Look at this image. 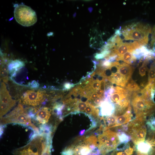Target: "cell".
<instances>
[{
  "mask_svg": "<svg viewBox=\"0 0 155 155\" xmlns=\"http://www.w3.org/2000/svg\"><path fill=\"white\" fill-rule=\"evenodd\" d=\"M131 96V104L135 115V118L146 117L155 111L154 99L141 90L133 92Z\"/></svg>",
  "mask_w": 155,
  "mask_h": 155,
  "instance_id": "6da1fadb",
  "label": "cell"
},
{
  "mask_svg": "<svg viewBox=\"0 0 155 155\" xmlns=\"http://www.w3.org/2000/svg\"><path fill=\"white\" fill-rule=\"evenodd\" d=\"M151 31L149 25L138 22L125 27L120 32L124 39L135 40L141 46H144L148 42V36Z\"/></svg>",
  "mask_w": 155,
  "mask_h": 155,
  "instance_id": "7a4b0ae2",
  "label": "cell"
},
{
  "mask_svg": "<svg viewBox=\"0 0 155 155\" xmlns=\"http://www.w3.org/2000/svg\"><path fill=\"white\" fill-rule=\"evenodd\" d=\"M50 135L45 133L36 134L26 145L15 150L14 155H42L48 142Z\"/></svg>",
  "mask_w": 155,
  "mask_h": 155,
  "instance_id": "3957f363",
  "label": "cell"
},
{
  "mask_svg": "<svg viewBox=\"0 0 155 155\" xmlns=\"http://www.w3.org/2000/svg\"><path fill=\"white\" fill-rule=\"evenodd\" d=\"M11 123L28 126L35 132H39L38 128L32 123L30 117L21 104L5 116L0 118L1 125Z\"/></svg>",
  "mask_w": 155,
  "mask_h": 155,
  "instance_id": "277c9868",
  "label": "cell"
},
{
  "mask_svg": "<svg viewBox=\"0 0 155 155\" xmlns=\"http://www.w3.org/2000/svg\"><path fill=\"white\" fill-rule=\"evenodd\" d=\"M146 120L142 118H135L123 127L135 146L145 141L147 134Z\"/></svg>",
  "mask_w": 155,
  "mask_h": 155,
  "instance_id": "5b68a950",
  "label": "cell"
},
{
  "mask_svg": "<svg viewBox=\"0 0 155 155\" xmlns=\"http://www.w3.org/2000/svg\"><path fill=\"white\" fill-rule=\"evenodd\" d=\"M14 16L16 21L24 26H29L37 22L35 11L31 7L23 4L15 5Z\"/></svg>",
  "mask_w": 155,
  "mask_h": 155,
  "instance_id": "8992f818",
  "label": "cell"
},
{
  "mask_svg": "<svg viewBox=\"0 0 155 155\" xmlns=\"http://www.w3.org/2000/svg\"><path fill=\"white\" fill-rule=\"evenodd\" d=\"M0 93V117L1 118L14 106L16 101L12 98L4 82L1 83Z\"/></svg>",
  "mask_w": 155,
  "mask_h": 155,
  "instance_id": "52a82bcc",
  "label": "cell"
},
{
  "mask_svg": "<svg viewBox=\"0 0 155 155\" xmlns=\"http://www.w3.org/2000/svg\"><path fill=\"white\" fill-rule=\"evenodd\" d=\"M46 91L38 90H28L22 96L21 101L23 104L33 106H37L44 100Z\"/></svg>",
  "mask_w": 155,
  "mask_h": 155,
  "instance_id": "ba28073f",
  "label": "cell"
},
{
  "mask_svg": "<svg viewBox=\"0 0 155 155\" xmlns=\"http://www.w3.org/2000/svg\"><path fill=\"white\" fill-rule=\"evenodd\" d=\"M99 115L102 117H108L113 114L115 106L110 98H105L100 105Z\"/></svg>",
  "mask_w": 155,
  "mask_h": 155,
  "instance_id": "9c48e42d",
  "label": "cell"
},
{
  "mask_svg": "<svg viewBox=\"0 0 155 155\" xmlns=\"http://www.w3.org/2000/svg\"><path fill=\"white\" fill-rule=\"evenodd\" d=\"M119 143L117 134L109 139L100 148V152L104 155L116 149Z\"/></svg>",
  "mask_w": 155,
  "mask_h": 155,
  "instance_id": "30bf717a",
  "label": "cell"
},
{
  "mask_svg": "<svg viewBox=\"0 0 155 155\" xmlns=\"http://www.w3.org/2000/svg\"><path fill=\"white\" fill-rule=\"evenodd\" d=\"M117 66L118 71L128 82L133 73V67L125 63H120L118 62Z\"/></svg>",
  "mask_w": 155,
  "mask_h": 155,
  "instance_id": "8fae6325",
  "label": "cell"
},
{
  "mask_svg": "<svg viewBox=\"0 0 155 155\" xmlns=\"http://www.w3.org/2000/svg\"><path fill=\"white\" fill-rule=\"evenodd\" d=\"M110 74V76L106 80L112 83L119 86L120 87H125L128 82L117 70L115 73H111Z\"/></svg>",
  "mask_w": 155,
  "mask_h": 155,
  "instance_id": "7c38bea8",
  "label": "cell"
},
{
  "mask_svg": "<svg viewBox=\"0 0 155 155\" xmlns=\"http://www.w3.org/2000/svg\"><path fill=\"white\" fill-rule=\"evenodd\" d=\"M133 116L131 107L130 106L124 113L119 116H116V123L114 127L129 123L132 120Z\"/></svg>",
  "mask_w": 155,
  "mask_h": 155,
  "instance_id": "4fadbf2b",
  "label": "cell"
},
{
  "mask_svg": "<svg viewBox=\"0 0 155 155\" xmlns=\"http://www.w3.org/2000/svg\"><path fill=\"white\" fill-rule=\"evenodd\" d=\"M51 111L47 107H43L40 109L36 115V120L40 123L44 124L47 123L51 116Z\"/></svg>",
  "mask_w": 155,
  "mask_h": 155,
  "instance_id": "5bb4252c",
  "label": "cell"
},
{
  "mask_svg": "<svg viewBox=\"0 0 155 155\" xmlns=\"http://www.w3.org/2000/svg\"><path fill=\"white\" fill-rule=\"evenodd\" d=\"M117 134V133L111 130H107L104 131L102 133L98 136V149L103 145L109 139Z\"/></svg>",
  "mask_w": 155,
  "mask_h": 155,
  "instance_id": "9a60e30c",
  "label": "cell"
},
{
  "mask_svg": "<svg viewBox=\"0 0 155 155\" xmlns=\"http://www.w3.org/2000/svg\"><path fill=\"white\" fill-rule=\"evenodd\" d=\"M148 137L146 140L150 146L151 151L150 155H155V126L151 125L149 127Z\"/></svg>",
  "mask_w": 155,
  "mask_h": 155,
  "instance_id": "2e32d148",
  "label": "cell"
},
{
  "mask_svg": "<svg viewBox=\"0 0 155 155\" xmlns=\"http://www.w3.org/2000/svg\"><path fill=\"white\" fill-rule=\"evenodd\" d=\"M137 154L150 155L151 151L150 145L146 141L140 142L135 146Z\"/></svg>",
  "mask_w": 155,
  "mask_h": 155,
  "instance_id": "e0dca14e",
  "label": "cell"
},
{
  "mask_svg": "<svg viewBox=\"0 0 155 155\" xmlns=\"http://www.w3.org/2000/svg\"><path fill=\"white\" fill-rule=\"evenodd\" d=\"M24 65V62L19 60H16L12 61L8 65V67L9 72L13 76L15 74L17 70Z\"/></svg>",
  "mask_w": 155,
  "mask_h": 155,
  "instance_id": "ac0fdd59",
  "label": "cell"
},
{
  "mask_svg": "<svg viewBox=\"0 0 155 155\" xmlns=\"http://www.w3.org/2000/svg\"><path fill=\"white\" fill-rule=\"evenodd\" d=\"M136 59L133 55L132 52H128L119 57L117 58L116 60L118 61H122L128 64H131Z\"/></svg>",
  "mask_w": 155,
  "mask_h": 155,
  "instance_id": "d6986e66",
  "label": "cell"
},
{
  "mask_svg": "<svg viewBox=\"0 0 155 155\" xmlns=\"http://www.w3.org/2000/svg\"><path fill=\"white\" fill-rule=\"evenodd\" d=\"M125 88L127 90L131 92H138L141 90L140 86L132 79L128 82Z\"/></svg>",
  "mask_w": 155,
  "mask_h": 155,
  "instance_id": "ffe728a7",
  "label": "cell"
},
{
  "mask_svg": "<svg viewBox=\"0 0 155 155\" xmlns=\"http://www.w3.org/2000/svg\"><path fill=\"white\" fill-rule=\"evenodd\" d=\"M106 119L107 126L105 127V130L114 127L116 123V116L115 115L113 114L107 117Z\"/></svg>",
  "mask_w": 155,
  "mask_h": 155,
  "instance_id": "44dd1931",
  "label": "cell"
},
{
  "mask_svg": "<svg viewBox=\"0 0 155 155\" xmlns=\"http://www.w3.org/2000/svg\"><path fill=\"white\" fill-rule=\"evenodd\" d=\"M9 71L8 66L2 65L0 68V76L1 80L4 82L7 83L8 81Z\"/></svg>",
  "mask_w": 155,
  "mask_h": 155,
  "instance_id": "7402d4cb",
  "label": "cell"
},
{
  "mask_svg": "<svg viewBox=\"0 0 155 155\" xmlns=\"http://www.w3.org/2000/svg\"><path fill=\"white\" fill-rule=\"evenodd\" d=\"M89 103L88 101L84 102L79 100L76 104L74 110L76 111L84 112Z\"/></svg>",
  "mask_w": 155,
  "mask_h": 155,
  "instance_id": "603a6c76",
  "label": "cell"
},
{
  "mask_svg": "<svg viewBox=\"0 0 155 155\" xmlns=\"http://www.w3.org/2000/svg\"><path fill=\"white\" fill-rule=\"evenodd\" d=\"M134 147H131L129 145L125 149L120 150H118L116 153L115 155H133L135 151Z\"/></svg>",
  "mask_w": 155,
  "mask_h": 155,
  "instance_id": "cb8c5ba5",
  "label": "cell"
},
{
  "mask_svg": "<svg viewBox=\"0 0 155 155\" xmlns=\"http://www.w3.org/2000/svg\"><path fill=\"white\" fill-rule=\"evenodd\" d=\"M117 135L119 144H127L131 139L130 136L124 132H119L117 133Z\"/></svg>",
  "mask_w": 155,
  "mask_h": 155,
  "instance_id": "d4e9b609",
  "label": "cell"
},
{
  "mask_svg": "<svg viewBox=\"0 0 155 155\" xmlns=\"http://www.w3.org/2000/svg\"><path fill=\"white\" fill-rule=\"evenodd\" d=\"M74 154L73 146H71L65 149L62 152V155H73Z\"/></svg>",
  "mask_w": 155,
  "mask_h": 155,
  "instance_id": "484cf974",
  "label": "cell"
},
{
  "mask_svg": "<svg viewBox=\"0 0 155 155\" xmlns=\"http://www.w3.org/2000/svg\"><path fill=\"white\" fill-rule=\"evenodd\" d=\"M155 45V26L152 30V35L151 37V46L153 49H154V46Z\"/></svg>",
  "mask_w": 155,
  "mask_h": 155,
  "instance_id": "4316f807",
  "label": "cell"
},
{
  "mask_svg": "<svg viewBox=\"0 0 155 155\" xmlns=\"http://www.w3.org/2000/svg\"><path fill=\"white\" fill-rule=\"evenodd\" d=\"M75 85V84L70 82H66L63 85L64 89L68 90L74 86Z\"/></svg>",
  "mask_w": 155,
  "mask_h": 155,
  "instance_id": "83f0119b",
  "label": "cell"
},
{
  "mask_svg": "<svg viewBox=\"0 0 155 155\" xmlns=\"http://www.w3.org/2000/svg\"><path fill=\"white\" fill-rule=\"evenodd\" d=\"M99 97L98 96L96 92H93L91 94L88 100L93 101L96 98Z\"/></svg>",
  "mask_w": 155,
  "mask_h": 155,
  "instance_id": "f1b7e54d",
  "label": "cell"
},
{
  "mask_svg": "<svg viewBox=\"0 0 155 155\" xmlns=\"http://www.w3.org/2000/svg\"><path fill=\"white\" fill-rule=\"evenodd\" d=\"M94 57L96 59H100L103 58L105 56L101 53H96Z\"/></svg>",
  "mask_w": 155,
  "mask_h": 155,
  "instance_id": "f546056e",
  "label": "cell"
},
{
  "mask_svg": "<svg viewBox=\"0 0 155 155\" xmlns=\"http://www.w3.org/2000/svg\"><path fill=\"white\" fill-rule=\"evenodd\" d=\"M32 82L34 84H32V83H31V87L34 88H36L38 86V82H37L36 81H33Z\"/></svg>",
  "mask_w": 155,
  "mask_h": 155,
  "instance_id": "4dcf8cb0",
  "label": "cell"
},
{
  "mask_svg": "<svg viewBox=\"0 0 155 155\" xmlns=\"http://www.w3.org/2000/svg\"><path fill=\"white\" fill-rule=\"evenodd\" d=\"M137 154V155H145L141 154Z\"/></svg>",
  "mask_w": 155,
  "mask_h": 155,
  "instance_id": "1f68e13d",
  "label": "cell"
}]
</instances>
